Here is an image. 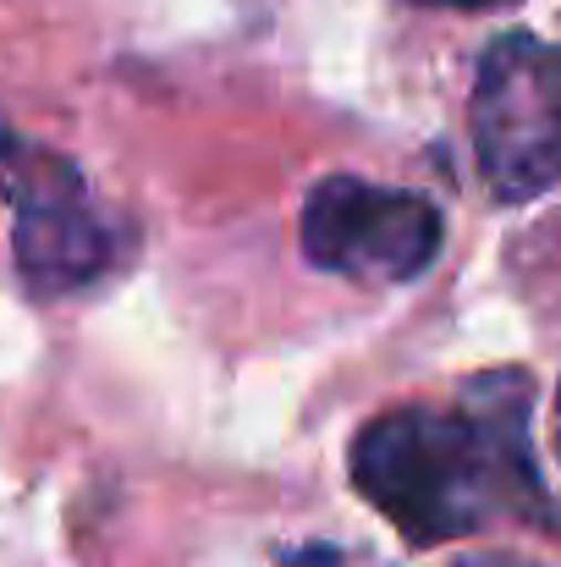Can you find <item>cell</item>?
Segmentation results:
<instances>
[{
  "label": "cell",
  "mask_w": 561,
  "mask_h": 567,
  "mask_svg": "<svg viewBox=\"0 0 561 567\" xmlns=\"http://www.w3.org/2000/svg\"><path fill=\"white\" fill-rule=\"evenodd\" d=\"M353 485L407 546L468 540L546 502L534 463V380L490 370L463 380L457 402H402L353 441Z\"/></svg>",
  "instance_id": "6da1fadb"
},
{
  "label": "cell",
  "mask_w": 561,
  "mask_h": 567,
  "mask_svg": "<svg viewBox=\"0 0 561 567\" xmlns=\"http://www.w3.org/2000/svg\"><path fill=\"white\" fill-rule=\"evenodd\" d=\"M474 155L496 198L523 204L561 188V44L501 33L474 72Z\"/></svg>",
  "instance_id": "7a4b0ae2"
},
{
  "label": "cell",
  "mask_w": 561,
  "mask_h": 567,
  "mask_svg": "<svg viewBox=\"0 0 561 567\" xmlns=\"http://www.w3.org/2000/svg\"><path fill=\"white\" fill-rule=\"evenodd\" d=\"M0 188L11 198V254L28 292L66 298L116 265V231L66 155L0 133Z\"/></svg>",
  "instance_id": "3957f363"
},
{
  "label": "cell",
  "mask_w": 561,
  "mask_h": 567,
  "mask_svg": "<svg viewBox=\"0 0 561 567\" xmlns=\"http://www.w3.org/2000/svg\"><path fill=\"white\" fill-rule=\"evenodd\" d=\"M440 237V209L424 193L380 188L370 177H320L298 209L309 265L374 287L418 281L435 265Z\"/></svg>",
  "instance_id": "277c9868"
},
{
  "label": "cell",
  "mask_w": 561,
  "mask_h": 567,
  "mask_svg": "<svg viewBox=\"0 0 561 567\" xmlns=\"http://www.w3.org/2000/svg\"><path fill=\"white\" fill-rule=\"evenodd\" d=\"M413 6H435V11H501L518 0H413Z\"/></svg>",
  "instance_id": "5b68a950"
},
{
  "label": "cell",
  "mask_w": 561,
  "mask_h": 567,
  "mask_svg": "<svg viewBox=\"0 0 561 567\" xmlns=\"http://www.w3.org/2000/svg\"><path fill=\"white\" fill-rule=\"evenodd\" d=\"M557 452H561V385H557Z\"/></svg>",
  "instance_id": "8992f818"
}]
</instances>
